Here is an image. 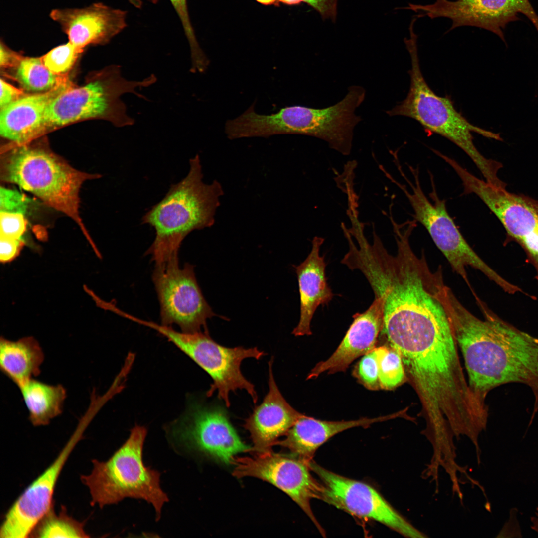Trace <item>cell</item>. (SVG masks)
<instances>
[{"label": "cell", "instance_id": "cell-1", "mask_svg": "<svg viewBox=\"0 0 538 538\" xmlns=\"http://www.w3.org/2000/svg\"><path fill=\"white\" fill-rule=\"evenodd\" d=\"M484 319L468 311L450 289L441 297L454 337L462 352L469 384L481 398L501 385L520 383L531 389L538 412V338L500 319L476 299Z\"/></svg>", "mask_w": 538, "mask_h": 538}, {"label": "cell", "instance_id": "cell-2", "mask_svg": "<svg viewBox=\"0 0 538 538\" xmlns=\"http://www.w3.org/2000/svg\"><path fill=\"white\" fill-rule=\"evenodd\" d=\"M187 175L171 185L164 197L153 206L141 218L155 232V237L147 251L155 265L178 256L184 238L195 230L211 227L223 195L216 180L203 182L199 155L189 160Z\"/></svg>", "mask_w": 538, "mask_h": 538}, {"label": "cell", "instance_id": "cell-3", "mask_svg": "<svg viewBox=\"0 0 538 538\" xmlns=\"http://www.w3.org/2000/svg\"><path fill=\"white\" fill-rule=\"evenodd\" d=\"M410 37L404 39L409 53L411 69L410 87L406 98L391 110L390 116H403L417 121L430 133L444 137L461 149L472 160L485 180L497 186L503 182L498 176L501 163L485 157L473 142L472 133L485 137L502 140L499 134L485 130L470 123L457 111L451 99L436 95L425 81L421 72L417 45V36L411 29Z\"/></svg>", "mask_w": 538, "mask_h": 538}, {"label": "cell", "instance_id": "cell-4", "mask_svg": "<svg viewBox=\"0 0 538 538\" xmlns=\"http://www.w3.org/2000/svg\"><path fill=\"white\" fill-rule=\"evenodd\" d=\"M30 143L14 145L1 155V180L72 219L92 242L80 214V192L85 181L101 175L78 170L47 147Z\"/></svg>", "mask_w": 538, "mask_h": 538}, {"label": "cell", "instance_id": "cell-5", "mask_svg": "<svg viewBox=\"0 0 538 538\" xmlns=\"http://www.w3.org/2000/svg\"><path fill=\"white\" fill-rule=\"evenodd\" d=\"M146 435L145 427L136 425L108 460H92L91 472L80 477L89 489L91 505L102 508L126 498L142 499L152 505L156 520L160 519L168 497L161 488L159 472L144 464L143 447Z\"/></svg>", "mask_w": 538, "mask_h": 538}, {"label": "cell", "instance_id": "cell-6", "mask_svg": "<svg viewBox=\"0 0 538 538\" xmlns=\"http://www.w3.org/2000/svg\"><path fill=\"white\" fill-rule=\"evenodd\" d=\"M156 80L152 74L141 81H129L122 76L120 66H114L82 86L69 85L47 106L44 115L46 129L94 118L107 119L120 127L132 125L134 119L127 114L126 106L120 96L130 93L144 98L136 90L148 87Z\"/></svg>", "mask_w": 538, "mask_h": 538}, {"label": "cell", "instance_id": "cell-7", "mask_svg": "<svg viewBox=\"0 0 538 538\" xmlns=\"http://www.w3.org/2000/svg\"><path fill=\"white\" fill-rule=\"evenodd\" d=\"M348 90L342 100L326 108L292 106L274 114H259L256 120V130L264 137L280 134L312 136L325 140L330 148L348 155L353 130L362 120L355 111L364 100L366 91L356 85Z\"/></svg>", "mask_w": 538, "mask_h": 538}, {"label": "cell", "instance_id": "cell-8", "mask_svg": "<svg viewBox=\"0 0 538 538\" xmlns=\"http://www.w3.org/2000/svg\"><path fill=\"white\" fill-rule=\"evenodd\" d=\"M398 168L408 183L410 191L405 185L396 181L395 183L407 198L413 210L414 219L426 228L453 270L464 279L472 293L474 292L471 287L466 272L468 266L481 271L504 291H509L512 287V283L503 278L484 262L459 231L447 211L445 200L440 199L437 195L432 175L430 174L432 186V191L429 193L430 201L421 187L418 168L409 166L413 180H410L405 176L400 166Z\"/></svg>", "mask_w": 538, "mask_h": 538}, {"label": "cell", "instance_id": "cell-9", "mask_svg": "<svg viewBox=\"0 0 538 538\" xmlns=\"http://www.w3.org/2000/svg\"><path fill=\"white\" fill-rule=\"evenodd\" d=\"M139 323L165 337L210 376L213 383L206 393L207 397H211L217 391L218 398L229 407L230 392L245 390L254 403H257L258 395L254 386L243 376L240 366L246 358L259 360L265 355L264 352L257 347L228 348L222 346L214 341L208 332H178L171 326L141 319Z\"/></svg>", "mask_w": 538, "mask_h": 538}, {"label": "cell", "instance_id": "cell-10", "mask_svg": "<svg viewBox=\"0 0 538 538\" xmlns=\"http://www.w3.org/2000/svg\"><path fill=\"white\" fill-rule=\"evenodd\" d=\"M165 431L177 449L225 464H232L239 453L254 451L241 440L223 408L192 399L183 414L166 426Z\"/></svg>", "mask_w": 538, "mask_h": 538}, {"label": "cell", "instance_id": "cell-11", "mask_svg": "<svg viewBox=\"0 0 538 538\" xmlns=\"http://www.w3.org/2000/svg\"><path fill=\"white\" fill-rule=\"evenodd\" d=\"M152 280L161 324L176 325L187 333L207 330V320L215 314L203 296L192 265L180 267L178 256L172 258L155 265Z\"/></svg>", "mask_w": 538, "mask_h": 538}, {"label": "cell", "instance_id": "cell-12", "mask_svg": "<svg viewBox=\"0 0 538 538\" xmlns=\"http://www.w3.org/2000/svg\"><path fill=\"white\" fill-rule=\"evenodd\" d=\"M308 465L320 480V500L354 516L381 523L405 537H426L371 486L330 471L313 460Z\"/></svg>", "mask_w": 538, "mask_h": 538}, {"label": "cell", "instance_id": "cell-13", "mask_svg": "<svg viewBox=\"0 0 538 538\" xmlns=\"http://www.w3.org/2000/svg\"><path fill=\"white\" fill-rule=\"evenodd\" d=\"M236 456L232 474L237 478L255 477L270 483L287 494L305 513L323 535L325 531L312 512L310 501L320 499L322 486L310 473L307 463L293 456L254 452Z\"/></svg>", "mask_w": 538, "mask_h": 538}, {"label": "cell", "instance_id": "cell-14", "mask_svg": "<svg viewBox=\"0 0 538 538\" xmlns=\"http://www.w3.org/2000/svg\"><path fill=\"white\" fill-rule=\"evenodd\" d=\"M411 10L419 13L418 18H449L452 24L447 32L469 26L496 34L507 45L503 30L510 22L520 20L518 14L526 16L538 33V15L529 0H436L432 4H411Z\"/></svg>", "mask_w": 538, "mask_h": 538}, {"label": "cell", "instance_id": "cell-15", "mask_svg": "<svg viewBox=\"0 0 538 538\" xmlns=\"http://www.w3.org/2000/svg\"><path fill=\"white\" fill-rule=\"evenodd\" d=\"M465 194L476 195L500 221L508 234L538 260V200L508 192L467 169L459 173Z\"/></svg>", "mask_w": 538, "mask_h": 538}, {"label": "cell", "instance_id": "cell-16", "mask_svg": "<svg viewBox=\"0 0 538 538\" xmlns=\"http://www.w3.org/2000/svg\"><path fill=\"white\" fill-rule=\"evenodd\" d=\"M78 426L54 461L21 494L6 513L0 528L1 538L29 537L39 521L52 507L54 489L68 457L87 425Z\"/></svg>", "mask_w": 538, "mask_h": 538}, {"label": "cell", "instance_id": "cell-17", "mask_svg": "<svg viewBox=\"0 0 538 538\" xmlns=\"http://www.w3.org/2000/svg\"><path fill=\"white\" fill-rule=\"evenodd\" d=\"M127 13L98 2L83 8L54 9L49 16L69 42L83 51L90 45L106 44L122 32L127 26Z\"/></svg>", "mask_w": 538, "mask_h": 538}, {"label": "cell", "instance_id": "cell-18", "mask_svg": "<svg viewBox=\"0 0 538 538\" xmlns=\"http://www.w3.org/2000/svg\"><path fill=\"white\" fill-rule=\"evenodd\" d=\"M273 360L269 362V391L243 425L250 434L254 452L272 451L279 438L304 415L293 408L279 391L273 375Z\"/></svg>", "mask_w": 538, "mask_h": 538}, {"label": "cell", "instance_id": "cell-19", "mask_svg": "<svg viewBox=\"0 0 538 538\" xmlns=\"http://www.w3.org/2000/svg\"><path fill=\"white\" fill-rule=\"evenodd\" d=\"M353 321L341 343L326 360L318 363L311 370L307 379L316 378L321 373L333 374L345 371L358 357L375 347L383 326V304L379 297L363 313L353 316Z\"/></svg>", "mask_w": 538, "mask_h": 538}, {"label": "cell", "instance_id": "cell-20", "mask_svg": "<svg viewBox=\"0 0 538 538\" xmlns=\"http://www.w3.org/2000/svg\"><path fill=\"white\" fill-rule=\"evenodd\" d=\"M69 85L65 80L51 90L24 95L0 109V135L14 145L31 142L46 131L44 115L48 104Z\"/></svg>", "mask_w": 538, "mask_h": 538}, {"label": "cell", "instance_id": "cell-21", "mask_svg": "<svg viewBox=\"0 0 538 538\" xmlns=\"http://www.w3.org/2000/svg\"><path fill=\"white\" fill-rule=\"evenodd\" d=\"M323 241V238L315 237L306 259L295 267L300 300V319L292 332L296 336L312 334L311 322L316 309L328 303L334 296L327 281L324 256L319 254Z\"/></svg>", "mask_w": 538, "mask_h": 538}, {"label": "cell", "instance_id": "cell-22", "mask_svg": "<svg viewBox=\"0 0 538 538\" xmlns=\"http://www.w3.org/2000/svg\"><path fill=\"white\" fill-rule=\"evenodd\" d=\"M396 414L373 418H363L349 421H329L303 415L275 445L285 447L292 456L308 464L317 449L335 435L356 427H368L374 423L394 418Z\"/></svg>", "mask_w": 538, "mask_h": 538}, {"label": "cell", "instance_id": "cell-23", "mask_svg": "<svg viewBox=\"0 0 538 538\" xmlns=\"http://www.w3.org/2000/svg\"><path fill=\"white\" fill-rule=\"evenodd\" d=\"M44 359L41 347L32 337L15 341L0 338V369L19 388L39 375Z\"/></svg>", "mask_w": 538, "mask_h": 538}, {"label": "cell", "instance_id": "cell-24", "mask_svg": "<svg viewBox=\"0 0 538 538\" xmlns=\"http://www.w3.org/2000/svg\"><path fill=\"white\" fill-rule=\"evenodd\" d=\"M19 389L29 419L34 426L47 425L61 414L66 398V391L62 385H49L33 378Z\"/></svg>", "mask_w": 538, "mask_h": 538}, {"label": "cell", "instance_id": "cell-25", "mask_svg": "<svg viewBox=\"0 0 538 538\" xmlns=\"http://www.w3.org/2000/svg\"><path fill=\"white\" fill-rule=\"evenodd\" d=\"M15 77L22 87L34 93L51 90L65 79L51 72L41 58L20 57L16 65Z\"/></svg>", "mask_w": 538, "mask_h": 538}, {"label": "cell", "instance_id": "cell-26", "mask_svg": "<svg viewBox=\"0 0 538 538\" xmlns=\"http://www.w3.org/2000/svg\"><path fill=\"white\" fill-rule=\"evenodd\" d=\"M52 507L39 521L30 535L37 538L90 537L84 529V523L69 516L64 507L58 513Z\"/></svg>", "mask_w": 538, "mask_h": 538}, {"label": "cell", "instance_id": "cell-27", "mask_svg": "<svg viewBox=\"0 0 538 538\" xmlns=\"http://www.w3.org/2000/svg\"><path fill=\"white\" fill-rule=\"evenodd\" d=\"M379 365L380 388L390 390L405 380V369L401 356L391 346L375 347Z\"/></svg>", "mask_w": 538, "mask_h": 538}, {"label": "cell", "instance_id": "cell-28", "mask_svg": "<svg viewBox=\"0 0 538 538\" xmlns=\"http://www.w3.org/2000/svg\"><path fill=\"white\" fill-rule=\"evenodd\" d=\"M179 17L188 41L192 61V72H204L209 61L197 40L189 17L187 0H169Z\"/></svg>", "mask_w": 538, "mask_h": 538}, {"label": "cell", "instance_id": "cell-29", "mask_svg": "<svg viewBox=\"0 0 538 538\" xmlns=\"http://www.w3.org/2000/svg\"><path fill=\"white\" fill-rule=\"evenodd\" d=\"M82 51L68 42L54 47L41 58L51 72L60 76L71 69Z\"/></svg>", "mask_w": 538, "mask_h": 538}, {"label": "cell", "instance_id": "cell-30", "mask_svg": "<svg viewBox=\"0 0 538 538\" xmlns=\"http://www.w3.org/2000/svg\"><path fill=\"white\" fill-rule=\"evenodd\" d=\"M28 210H0V238L24 241Z\"/></svg>", "mask_w": 538, "mask_h": 538}, {"label": "cell", "instance_id": "cell-31", "mask_svg": "<svg viewBox=\"0 0 538 538\" xmlns=\"http://www.w3.org/2000/svg\"><path fill=\"white\" fill-rule=\"evenodd\" d=\"M375 347L363 355L354 370V375L359 381L371 390L381 389L379 378V365Z\"/></svg>", "mask_w": 538, "mask_h": 538}, {"label": "cell", "instance_id": "cell-32", "mask_svg": "<svg viewBox=\"0 0 538 538\" xmlns=\"http://www.w3.org/2000/svg\"><path fill=\"white\" fill-rule=\"evenodd\" d=\"M338 0H304L305 3L316 12L323 20L335 22L337 13Z\"/></svg>", "mask_w": 538, "mask_h": 538}, {"label": "cell", "instance_id": "cell-33", "mask_svg": "<svg viewBox=\"0 0 538 538\" xmlns=\"http://www.w3.org/2000/svg\"><path fill=\"white\" fill-rule=\"evenodd\" d=\"M24 242L0 238V260L7 263L14 259L19 254Z\"/></svg>", "mask_w": 538, "mask_h": 538}, {"label": "cell", "instance_id": "cell-34", "mask_svg": "<svg viewBox=\"0 0 538 538\" xmlns=\"http://www.w3.org/2000/svg\"><path fill=\"white\" fill-rule=\"evenodd\" d=\"M0 109L25 95L23 91L0 79Z\"/></svg>", "mask_w": 538, "mask_h": 538}, {"label": "cell", "instance_id": "cell-35", "mask_svg": "<svg viewBox=\"0 0 538 538\" xmlns=\"http://www.w3.org/2000/svg\"><path fill=\"white\" fill-rule=\"evenodd\" d=\"M21 55L9 49L1 41L0 46V64L1 67L16 65Z\"/></svg>", "mask_w": 538, "mask_h": 538}, {"label": "cell", "instance_id": "cell-36", "mask_svg": "<svg viewBox=\"0 0 538 538\" xmlns=\"http://www.w3.org/2000/svg\"><path fill=\"white\" fill-rule=\"evenodd\" d=\"M532 522L531 528L538 534V507L536 509L535 516L531 519Z\"/></svg>", "mask_w": 538, "mask_h": 538}, {"label": "cell", "instance_id": "cell-37", "mask_svg": "<svg viewBox=\"0 0 538 538\" xmlns=\"http://www.w3.org/2000/svg\"><path fill=\"white\" fill-rule=\"evenodd\" d=\"M258 2L265 5H278L279 2L277 0H255Z\"/></svg>", "mask_w": 538, "mask_h": 538}, {"label": "cell", "instance_id": "cell-38", "mask_svg": "<svg viewBox=\"0 0 538 538\" xmlns=\"http://www.w3.org/2000/svg\"><path fill=\"white\" fill-rule=\"evenodd\" d=\"M148 0L149 1L152 2L153 4H156L158 1L159 0Z\"/></svg>", "mask_w": 538, "mask_h": 538}]
</instances>
